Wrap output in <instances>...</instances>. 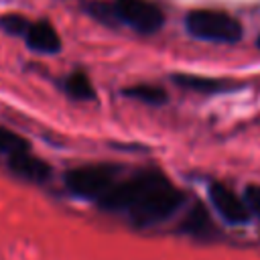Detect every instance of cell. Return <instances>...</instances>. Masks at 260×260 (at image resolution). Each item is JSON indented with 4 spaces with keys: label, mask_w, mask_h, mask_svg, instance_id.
Instances as JSON below:
<instances>
[{
    "label": "cell",
    "mask_w": 260,
    "mask_h": 260,
    "mask_svg": "<svg viewBox=\"0 0 260 260\" xmlns=\"http://www.w3.org/2000/svg\"><path fill=\"white\" fill-rule=\"evenodd\" d=\"M185 195L158 171H138L116 181L98 205L106 211H124L132 223L146 228L169 219L183 205Z\"/></svg>",
    "instance_id": "6da1fadb"
},
{
    "label": "cell",
    "mask_w": 260,
    "mask_h": 260,
    "mask_svg": "<svg viewBox=\"0 0 260 260\" xmlns=\"http://www.w3.org/2000/svg\"><path fill=\"white\" fill-rule=\"evenodd\" d=\"M187 30L201 41L209 43H238L244 35L242 24L228 12L209 10V8H195L185 16Z\"/></svg>",
    "instance_id": "7a4b0ae2"
},
{
    "label": "cell",
    "mask_w": 260,
    "mask_h": 260,
    "mask_svg": "<svg viewBox=\"0 0 260 260\" xmlns=\"http://www.w3.org/2000/svg\"><path fill=\"white\" fill-rule=\"evenodd\" d=\"M120 177V167L110 162L83 165L77 169H69L63 177V183L69 193L79 199H100L112 185H116Z\"/></svg>",
    "instance_id": "3957f363"
},
{
    "label": "cell",
    "mask_w": 260,
    "mask_h": 260,
    "mask_svg": "<svg viewBox=\"0 0 260 260\" xmlns=\"http://www.w3.org/2000/svg\"><path fill=\"white\" fill-rule=\"evenodd\" d=\"M93 6H98L104 12V16L116 18L142 35L156 32L165 22L162 10L150 0H114L108 6L106 4H93Z\"/></svg>",
    "instance_id": "277c9868"
},
{
    "label": "cell",
    "mask_w": 260,
    "mask_h": 260,
    "mask_svg": "<svg viewBox=\"0 0 260 260\" xmlns=\"http://www.w3.org/2000/svg\"><path fill=\"white\" fill-rule=\"evenodd\" d=\"M207 191H209V201L213 203L215 211L228 223H246L250 219V211H248L244 199H240L230 187L215 181L209 185Z\"/></svg>",
    "instance_id": "5b68a950"
},
{
    "label": "cell",
    "mask_w": 260,
    "mask_h": 260,
    "mask_svg": "<svg viewBox=\"0 0 260 260\" xmlns=\"http://www.w3.org/2000/svg\"><path fill=\"white\" fill-rule=\"evenodd\" d=\"M8 167L14 175H18L20 179H26L30 183H45L53 175L51 167L43 158L30 154L28 148L8 154Z\"/></svg>",
    "instance_id": "8992f818"
},
{
    "label": "cell",
    "mask_w": 260,
    "mask_h": 260,
    "mask_svg": "<svg viewBox=\"0 0 260 260\" xmlns=\"http://www.w3.org/2000/svg\"><path fill=\"white\" fill-rule=\"evenodd\" d=\"M26 45L37 51V53H47L53 55L61 49V39L57 35V30L47 22V20H39V22H30L24 37Z\"/></svg>",
    "instance_id": "52a82bcc"
},
{
    "label": "cell",
    "mask_w": 260,
    "mask_h": 260,
    "mask_svg": "<svg viewBox=\"0 0 260 260\" xmlns=\"http://www.w3.org/2000/svg\"><path fill=\"white\" fill-rule=\"evenodd\" d=\"M173 81L189 91H199V93H223V91H232L236 87V83L228 81V79H215V77H199V75H175Z\"/></svg>",
    "instance_id": "ba28073f"
},
{
    "label": "cell",
    "mask_w": 260,
    "mask_h": 260,
    "mask_svg": "<svg viewBox=\"0 0 260 260\" xmlns=\"http://www.w3.org/2000/svg\"><path fill=\"white\" fill-rule=\"evenodd\" d=\"M63 89H65V93H67L69 98H73V100L85 102V100H91V98H93L91 81L87 79V75H83V73H79V71L67 75V79L63 81Z\"/></svg>",
    "instance_id": "9c48e42d"
},
{
    "label": "cell",
    "mask_w": 260,
    "mask_h": 260,
    "mask_svg": "<svg viewBox=\"0 0 260 260\" xmlns=\"http://www.w3.org/2000/svg\"><path fill=\"white\" fill-rule=\"evenodd\" d=\"M124 95L126 98H132V100H138V102H144L148 106H160L162 102H167V93L160 87L148 85V83L130 85V87L124 89Z\"/></svg>",
    "instance_id": "30bf717a"
},
{
    "label": "cell",
    "mask_w": 260,
    "mask_h": 260,
    "mask_svg": "<svg viewBox=\"0 0 260 260\" xmlns=\"http://www.w3.org/2000/svg\"><path fill=\"white\" fill-rule=\"evenodd\" d=\"M211 228V221H209V215L203 207H193V211L187 215V221H185V230L189 234H197V236H203L207 230Z\"/></svg>",
    "instance_id": "8fae6325"
},
{
    "label": "cell",
    "mask_w": 260,
    "mask_h": 260,
    "mask_svg": "<svg viewBox=\"0 0 260 260\" xmlns=\"http://www.w3.org/2000/svg\"><path fill=\"white\" fill-rule=\"evenodd\" d=\"M24 148H28V142L22 136L14 134L12 130L0 128V154L8 156V154H12L16 150H24Z\"/></svg>",
    "instance_id": "7c38bea8"
},
{
    "label": "cell",
    "mask_w": 260,
    "mask_h": 260,
    "mask_svg": "<svg viewBox=\"0 0 260 260\" xmlns=\"http://www.w3.org/2000/svg\"><path fill=\"white\" fill-rule=\"evenodd\" d=\"M28 24L30 22L22 14H4V16H0V28L6 30L8 35H14V37H24Z\"/></svg>",
    "instance_id": "4fadbf2b"
},
{
    "label": "cell",
    "mask_w": 260,
    "mask_h": 260,
    "mask_svg": "<svg viewBox=\"0 0 260 260\" xmlns=\"http://www.w3.org/2000/svg\"><path fill=\"white\" fill-rule=\"evenodd\" d=\"M244 203L248 211L256 217H260V185H248L244 191Z\"/></svg>",
    "instance_id": "5bb4252c"
},
{
    "label": "cell",
    "mask_w": 260,
    "mask_h": 260,
    "mask_svg": "<svg viewBox=\"0 0 260 260\" xmlns=\"http://www.w3.org/2000/svg\"><path fill=\"white\" fill-rule=\"evenodd\" d=\"M258 47H260V37H258Z\"/></svg>",
    "instance_id": "9a60e30c"
}]
</instances>
